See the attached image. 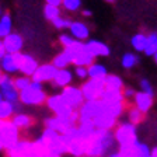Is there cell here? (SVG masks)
<instances>
[{"instance_id":"cell-1","label":"cell","mask_w":157,"mask_h":157,"mask_svg":"<svg viewBox=\"0 0 157 157\" xmlns=\"http://www.w3.org/2000/svg\"><path fill=\"white\" fill-rule=\"evenodd\" d=\"M114 144V133L105 129H95L93 136L87 140L86 157H102Z\"/></svg>"},{"instance_id":"cell-2","label":"cell","mask_w":157,"mask_h":157,"mask_svg":"<svg viewBox=\"0 0 157 157\" xmlns=\"http://www.w3.org/2000/svg\"><path fill=\"white\" fill-rule=\"evenodd\" d=\"M105 102L102 100H95V101H87L80 107L78 109V122L83 121H93L97 115L105 111Z\"/></svg>"},{"instance_id":"cell-3","label":"cell","mask_w":157,"mask_h":157,"mask_svg":"<svg viewBox=\"0 0 157 157\" xmlns=\"http://www.w3.org/2000/svg\"><path fill=\"white\" fill-rule=\"evenodd\" d=\"M104 90H105L104 80H95V78H91V80L83 83L82 87H80V91H82L83 98H84L86 101L100 100Z\"/></svg>"},{"instance_id":"cell-4","label":"cell","mask_w":157,"mask_h":157,"mask_svg":"<svg viewBox=\"0 0 157 157\" xmlns=\"http://www.w3.org/2000/svg\"><path fill=\"white\" fill-rule=\"evenodd\" d=\"M13 59L16 62L18 72H21L23 76H27V77H31L33 73L36 70V67L39 66L36 59L33 58L31 55H28V53H21V52L13 53Z\"/></svg>"},{"instance_id":"cell-5","label":"cell","mask_w":157,"mask_h":157,"mask_svg":"<svg viewBox=\"0 0 157 157\" xmlns=\"http://www.w3.org/2000/svg\"><path fill=\"white\" fill-rule=\"evenodd\" d=\"M114 136L121 146H125V144H133L137 142L136 129H135V126L132 124H117Z\"/></svg>"},{"instance_id":"cell-6","label":"cell","mask_w":157,"mask_h":157,"mask_svg":"<svg viewBox=\"0 0 157 157\" xmlns=\"http://www.w3.org/2000/svg\"><path fill=\"white\" fill-rule=\"evenodd\" d=\"M0 140L3 143L4 149L13 147L17 142L20 140V131L13 125L10 119H6L4 125L0 129Z\"/></svg>"},{"instance_id":"cell-7","label":"cell","mask_w":157,"mask_h":157,"mask_svg":"<svg viewBox=\"0 0 157 157\" xmlns=\"http://www.w3.org/2000/svg\"><path fill=\"white\" fill-rule=\"evenodd\" d=\"M46 98L48 97L42 90H34L31 87L20 91L18 94L20 102L25 105H44L46 104Z\"/></svg>"},{"instance_id":"cell-8","label":"cell","mask_w":157,"mask_h":157,"mask_svg":"<svg viewBox=\"0 0 157 157\" xmlns=\"http://www.w3.org/2000/svg\"><path fill=\"white\" fill-rule=\"evenodd\" d=\"M46 105H48L49 109H52L56 114V117H59V118H70L72 112L75 111V109H72V108L66 104L60 94L48 97L46 98Z\"/></svg>"},{"instance_id":"cell-9","label":"cell","mask_w":157,"mask_h":157,"mask_svg":"<svg viewBox=\"0 0 157 157\" xmlns=\"http://www.w3.org/2000/svg\"><path fill=\"white\" fill-rule=\"evenodd\" d=\"M65 100V102L69 105V107L75 109V111H78L80 107L84 104V98H83V94L80 91V88L77 87H73V86H66L63 87V91L60 94Z\"/></svg>"},{"instance_id":"cell-10","label":"cell","mask_w":157,"mask_h":157,"mask_svg":"<svg viewBox=\"0 0 157 157\" xmlns=\"http://www.w3.org/2000/svg\"><path fill=\"white\" fill-rule=\"evenodd\" d=\"M56 72H58V69H56L52 63H44V65H39L38 67H36V70L33 73V76H31V80L36 82V83L52 82Z\"/></svg>"},{"instance_id":"cell-11","label":"cell","mask_w":157,"mask_h":157,"mask_svg":"<svg viewBox=\"0 0 157 157\" xmlns=\"http://www.w3.org/2000/svg\"><path fill=\"white\" fill-rule=\"evenodd\" d=\"M0 90H2V97H4V100L11 104L17 102L18 100V91L14 87L13 78H10L7 75L3 76L2 82H0Z\"/></svg>"},{"instance_id":"cell-12","label":"cell","mask_w":157,"mask_h":157,"mask_svg":"<svg viewBox=\"0 0 157 157\" xmlns=\"http://www.w3.org/2000/svg\"><path fill=\"white\" fill-rule=\"evenodd\" d=\"M2 42H3L6 53H10V55L21 52V49L24 46V39L18 34H9L7 36H4Z\"/></svg>"},{"instance_id":"cell-13","label":"cell","mask_w":157,"mask_h":157,"mask_svg":"<svg viewBox=\"0 0 157 157\" xmlns=\"http://www.w3.org/2000/svg\"><path fill=\"white\" fill-rule=\"evenodd\" d=\"M13 122V125L17 129H21V131H28L29 128H34L36 125V118L33 115H27V114H17L13 117V119H10Z\"/></svg>"},{"instance_id":"cell-14","label":"cell","mask_w":157,"mask_h":157,"mask_svg":"<svg viewBox=\"0 0 157 157\" xmlns=\"http://www.w3.org/2000/svg\"><path fill=\"white\" fill-rule=\"evenodd\" d=\"M95 129H105V131H111L112 128L117 126V118H114L112 115H109L108 112H101L100 115L93 119Z\"/></svg>"},{"instance_id":"cell-15","label":"cell","mask_w":157,"mask_h":157,"mask_svg":"<svg viewBox=\"0 0 157 157\" xmlns=\"http://www.w3.org/2000/svg\"><path fill=\"white\" fill-rule=\"evenodd\" d=\"M94 60H95V58L86 49V44H84V46L75 55L72 63L76 65V67H88L90 65L94 63Z\"/></svg>"},{"instance_id":"cell-16","label":"cell","mask_w":157,"mask_h":157,"mask_svg":"<svg viewBox=\"0 0 157 157\" xmlns=\"http://www.w3.org/2000/svg\"><path fill=\"white\" fill-rule=\"evenodd\" d=\"M86 49L91 53L94 58L97 56H108L109 55V48L107 44L101 42V41H95V39H90L86 42Z\"/></svg>"},{"instance_id":"cell-17","label":"cell","mask_w":157,"mask_h":157,"mask_svg":"<svg viewBox=\"0 0 157 157\" xmlns=\"http://www.w3.org/2000/svg\"><path fill=\"white\" fill-rule=\"evenodd\" d=\"M133 100H135L133 101L135 107H136L139 111L143 112V114H146V112L153 107V102H154L153 95H149V94H146V93H143V91L136 93L135 97H133Z\"/></svg>"},{"instance_id":"cell-18","label":"cell","mask_w":157,"mask_h":157,"mask_svg":"<svg viewBox=\"0 0 157 157\" xmlns=\"http://www.w3.org/2000/svg\"><path fill=\"white\" fill-rule=\"evenodd\" d=\"M70 33H72L73 38H76V41H84V39L88 38L90 29H88V27L84 23L72 21V24H70Z\"/></svg>"},{"instance_id":"cell-19","label":"cell","mask_w":157,"mask_h":157,"mask_svg":"<svg viewBox=\"0 0 157 157\" xmlns=\"http://www.w3.org/2000/svg\"><path fill=\"white\" fill-rule=\"evenodd\" d=\"M72 82V72L67 69H58L55 77L52 80L53 87H66Z\"/></svg>"},{"instance_id":"cell-20","label":"cell","mask_w":157,"mask_h":157,"mask_svg":"<svg viewBox=\"0 0 157 157\" xmlns=\"http://www.w3.org/2000/svg\"><path fill=\"white\" fill-rule=\"evenodd\" d=\"M107 69L105 66L100 65V63H93L87 67V76H90L91 78H95V80H104L105 76H107Z\"/></svg>"},{"instance_id":"cell-21","label":"cell","mask_w":157,"mask_h":157,"mask_svg":"<svg viewBox=\"0 0 157 157\" xmlns=\"http://www.w3.org/2000/svg\"><path fill=\"white\" fill-rule=\"evenodd\" d=\"M104 86H105V90H118V91H121L122 88H124V83H122L121 77L117 75L105 76Z\"/></svg>"},{"instance_id":"cell-22","label":"cell","mask_w":157,"mask_h":157,"mask_svg":"<svg viewBox=\"0 0 157 157\" xmlns=\"http://www.w3.org/2000/svg\"><path fill=\"white\" fill-rule=\"evenodd\" d=\"M100 100H102L105 104H115V102L124 101V95L118 90H104Z\"/></svg>"},{"instance_id":"cell-23","label":"cell","mask_w":157,"mask_h":157,"mask_svg":"<svg viewBox=\"0 0 157 157\" xmlns=\"http://www.w3.org/2000/svg\"><path fill=\"white\" fill-rule=\"evenodd\" d=\"M126 112H128V119H129V122H131L133 126H136V125L142 124V122L144 121V114L142 111H139L133 105H131V107L128 108Z\"/></svg>"},{"instance_id":"cell-24","label":"cell","mask_w":157,"mask_h":157,"mask_svg":"<svg viewBox=\"0 0 157 157\" xmlns=\"http://www.w3.org/2000/svg\"><path fill=\"white\" fill-rule=\"evenodd\" d=\"M2 60V65H0V67L3 69L6 73H16L18 69H17L16 66V62H14V59H13V55H10V53H6V55L3 56V58L0 59Z\"/></svg>"},{"instance_id":"cell-25","label":"cell","mask_w":157,"mask_h":157,"mask_svg":"<svg viewBox=\"0 0 157 157\" xmlns=\"http://www.w3.org/2000/svg\"><path fill=\"white\" fill-rule=\"evenodd\" d=\"M143 52L146 53V56H153L157 52V34L156 33H151L146 38V46H144Z\"/></svg>"},{"instance_id":"cell-26","label":"cell","mask_w":157,"mask_h":157,"mask_svg":"<svg viewBox=\"0 0 157 157\" xmlns=\"http://www.w3.org/2000/svg\"><path fill=\"white\" fill-rule=\"evenodd\" d=\"M9 34H11V17L6 13L0 18V38H4Z\"/></svg>"},{"instance_id":"cell-27","label":"cell","mask_w":157,"mask_h":157,"mask_svg":"<svg viewBox=\"0 0 157 157\" xmlns=\"http://www.w3.org/2000/svg\"><path fill=\"white\" fill-rule=\"evenodd\" d=\"M137 144L139 142L133 144H125V146H121L118 154L121 157H137Z\"/></svg>"},{"instance_id":"cell-28","label":"cell","mask_w":157,"mask_h":157,"mask_svg":"<svg viewBox=\"0 0 157 157\" xmlns=\"http://www.w3.org/2000/svg\"><path fill=\"white\" fill-rule=\"evenodd\" d=\"M14 112V105L9 101H0V119H9Z\"/></svg>"},{"instance_id":"cell-29","label":"cell","mask_w":157,"mask_h":157,"mask_svg":"<svg viewBox=\"0 0 157 157\" xmlns=\"http://www.w3.org/2000/svg\"><path fill=\"white\" fill-rule=\"evenodd\" d=\"M146 38L147 36L144 34H136L132 38V46L136 49L137 52H143L144 46H146Z\"/></svg>"},{"instance_id":"cell-30","label":"cell","mask_w":157,"mask_h":157,"mask_svg":"<svg viewBox=\"0 0 157 157\" xmlns=\"http://www.w3.org/2000/svg\"><path fill=\"white\" fill-rule=\"evenodd\" d=\"M44 16H45L46 20L53 21L55 18H58V17L60 16V9L56 6H49V4H46V6L44 7Z\"/></svg>"},{"instance_id":"cell-31","label":"cell","mask_w":157,"mask_h":157,"mask_svg":"<svg viewBox=\"0 0 157 157\" xmlns=\"http://www.w3.org/2000/svg\"><path fill=\"white\" fill-rule=\"evenodd\" d=\"M13 83H14V87H16L17 91H23V90H25V88L29 87V84H31V78L27 77V76H20V77L14 78Z\"/></svg>"},{"instance_id":"cell-32","label":"cell","mask_w":157,"mask_h":157,"mask_svg":"<svg viewBox=\"0 0 157 157\" xmlns=\"http://www.w3.org/2000/svg\"><path fill=\"white\" fill-rule=\"evenodd\" d=\"M69 63H70V60H69V58L65 55V52L58 53V55L53 58V60H52V65L55 66L56 69H65Z\"/></svg>"},{"instance_id":"cell-33","label":"cell","mask_w":157,"mask_h":157,"mask_svg":"<svg viewBox=\"0 0 157 157\" xmlns=\"http://www.w3.org/2000/svg\"><path fill=\"white\" fill-rule=\"evenodd\" d=\"M137 63H139V58L136 55H133V53H126L122 58V66L125 69H131L135 65H137Z\"/></svg>"},{"instance_id":"cell-34","label":"cell","mask_w":157,"mask_h":157,"mask_svg":"<svg viewBox=\"0 0 157 157\" xmlns=\"http://www.w3.org/2000/svg\"><path fill=\"white\" fill-rule=\"evenodd\" d=\"M62 6L67 11H77L82 6V0H62Z\"/></svg>"},{"instance_id":"cell-35","label":"cell","mask_w":157,"mask_h":157,"mask_svg":"<svg viewBox=\"0 0 157 157\" xmlns=\"http://www.w3.org/2000/svg\"><path fill=\"white\" fill-rule=\"evenodd\" d=\"M53 27L58 29H65V28H70V24H72V20L69 18H63V17L59 16L58 18H55L52 21Z\"/></svg>"},{"instance_id":"cell-36","label":"cell","mask_w":157,"mask_h":157,"mask_svg":"<svg viewBox=\"0 0 157 157\" xmlns=\"http://www.w3.org/2000/svg\"><path fill=\"white\" fill-rule=\"evenodd\" d=\"M137 157H151L150 156V149L144 143L137 144Z\"/></svg>"},{"instance_id":"cell-37","label":"cell","mask_w":157,"mask_h":157,"mask_svg":"<svg viewBox=\"0 0 157 157\" xmlns=\"http://www.w3.org/2000/svg\"><path fill=\"white\" fill-rule=\"evenodd\" d=\"M140 88L143 90V93H146L149 95H153V87H151L150 83L147 82V78H142L140 80Z\"/></svg>"},{"instance_id":"cell-38","label":"cell","mask_w":157,"mask_h":157,"mask_svg":"<svg viewBox=\"0 0 157 157\" xmlns=\"http://www.w3.org/2000/svg\"><path fill=\"white\" fill-rule=\"evenodd\" d=\"M73 41H75V39H73V36L66 35V34H63V35L59 36V42H60V45H62L63 48H67V46L70 45Z\"/></svg>"},{"instance_id":"cell-39","label":"cell","mask_w":157,"mask_h":157,"mask_svg":"<svg viewBox=\"0 0 157 157\" xmlns=\"http://www.w3.org/2000/svg\"><path fill=\"white\" fill-rule=\"evenodd\" d=\"M121 93H122V95H124L125 100H131V98H133L135 94H136V91L131 87H124L121 90Z\"/></svg>"},{"instance_id":"cell-40","label":"cell","mask_w":157,"mask_h":157,"mask_svg":"<svg viewBox=\"0 0 157 157\" xmlns=\"http://www.w3.org/2000/svg\"><path fill=\"white\" fill-rule=\"evenodd\" d=\"M76 75L78 78H86L87 77V67H76Z\"/></svg>"},{"instance_id":"cell-41","label":"cell","mask_w":157,"mask_h":157,"mask_svg":"<svg viewBox=\"0 0 157 157\" xmlns=\"http://www.w3.org/2000/svg\"><path fill=\"white\" fill-rule=\"evenodd\" d=\"M46 4L49 6H56V7H60L62 6V0H45Z\"/></svg>"},{"instance_id":"cell-42","label":"cell","mask_w":157,"mask_h":157,"mask_svg":"<svg viewBox=\"0 0 157 157\" xmlns=\"http://www.w3.org/2000/svg\"><path fill=\"white\" fill-rule=\"evenodd\" d=\"M42 157H60V154H58V153H55V151H52V150H46L45 153H44V156Z\"/></svg>"},{"instance_id":"cell-43","label":"cell","mask_w":157,"mask_h":157,"mask_svg":"<svg viewBox=\"0 0 157 157\" xmlns=\"http://www.w3.org/2000/svg\"><path fill=\"white\" fill-rule=\"evenodd\" d=\"M6 55V51H4V46H3V42L0 41V59L3 58V56Z\"/></svg>"},{"instance_id":"cell-44","label":"cell","mask_w":157,"mask_h":157,"mask_svg":"<svg viewBox=\"0 0 157 157\" xmlns=\"http://www.w3.org/2000/svg\"><path fill=\"white\" fill-rule=\"evenodd\" d=\"M91 11H90V10H83V11H82V16L83 17H91Z\"/></svg>"},{"instance_id":"cell-45","label":"cell","mask_w":157,"mask_h":157,"mask_svg":"<svg viewBox=\"0 0 157 157\" xmlns=\"http://www.w3.org/2000/svg\"><path fill=\"white\" fill-rule=\"evenodd\" d=\"M150 156H151V157H157V147H154L153 150L150 151Z\"/></svg>"},{"instance_id":"cell-46","label":"cell","mask_w":157,"mask_h":157,"mask_svg":"<svg viewBox=\"0 0 157 157\" xmlns=\"http://www.w3.org/2000/svg\"><path fill=\"white\" fill-rule=\"evenodd\" d=\"M4 122H6V119H0V129H2V126L4 125Z\"/></svg>"},{"instance_id":"cell-47","label":"cell","mask_w":157,"mask_h":157,"mask_svg":"<svg viewBox=\"0 0 157 157\" xmlns=\"http://www.w3.org/2000/svg\"><path fill=\"white\" fill-rule=\"evenodd\" d=\"M3 76H4V73L2 72V69H0V82H2V78H3Z\"/></svg>"},{"instance_id":"cell-48","label":"cell","mask_w":157,"mask_h":157,"mask_svg":"<svg viewBox=\"0 0 157 157\" xmlns=\"http://www.w3.org/2000/svg\"><path fill=\"white\" fill-rule=\"evenodd\" d=\"M109 157H121V156H119V154H118V153H114V154H111V156H109Z\"/></svg>"},{"instance_id":"cell-49","label":"cell","mask_w":157,"mask_h":157,"mask_svg":"<svg viewBox=\"0 0 157 157\" xmlns=\"http://www.w3.org/2000/svg\"><path fill=\"white\" fill-rule=\"evenodd\" d=\"M2 149H4V147H3V143H2V140H0V151H2Z\"/></svg>"},{"instance_id":"cell-50","label":"cell","mask_w":157,"mask_h":157,"mask_svg":"<svg viewBox=\"0 0 157 157\" xmlns=\"http://www.w3.org/2000/svg\"><path fill=\"white\" fill-rule=\"evenodd\" d=\"M153 56H154V60H156V63H157V52H156V53H154V55H153Z\"/></svg>"},{"instance_id":"cell-51","label":"cell","mask_w":157,"mask_h":157,"mask_svg":"<svg viewBox=\"0 0 157 157\" xmlns=\"http://www.w3.org/2000/svg\"><path fill=\"white\" fill-rule=\"evenodd\" d=\"M105 2H108V3H114L115 0H105Z\"/></svg>"},{"instance_id":"cell-52","label":"cell","mask_w":157,"mask_h":157,"mask_svg":"<svg viewBox=\"0 0 157 157\" xmlns=\"http://www.w3.org/2000/svg\"><path fill=\"white\" fill-rule=\"evenodd\" d=\"M0 16H2V7H0Z\"/></svg>"},{"instance_id":"cell-53","label":"cell","mask_w":157,"mask_h":157,"mask_svg":"<svg viewBox=\"0 0 157 157\" xmlns=\"http://www.w3.org/2000/svg\"><path fill=\"white\" fill-rule=\"evenodd\" d=\"M0 101H2V93H0Z\"/></svg>"}]
</instances>
